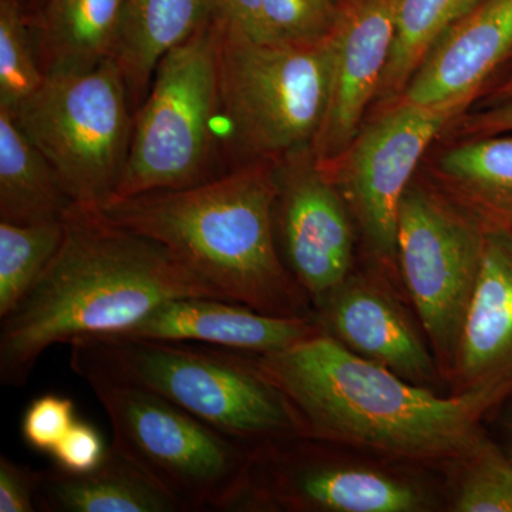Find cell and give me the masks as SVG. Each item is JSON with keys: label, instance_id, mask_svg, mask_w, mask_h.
Listing matches in <instances>:
<instances>
[{"label": "cell", "instance_id": "cell-1", "mask_svg": "<svg viewBox=\"0 0 512 512\" xmlns=\"http://www.w3.org/2000/svg\"><path fill=\"white\" fill-rule=\"evenodd\" d=\"M248 356L285 397L299 436L410 463L458 467L483 453L494 444L485 417L512 397L504 387L439 396L323 332Z\"/></svg>", "mask_w": 512, "mask_h": 512}, {"label": "cell", "instance_id": "cell-7", "mask_svg": "<svg viewBox=\"0 0 512 512\" xmlns=\"http://www.w3.org/2000/svg\"><path fill=\"white\" fill-rule=\"evenodd\" d=\"M89 384L110 421L111 446L158 487L187 512L235 511L251 448L147 390Z\"/></svg>", "mask_w": 512, "mask_h": 512}, {"label": "cell", "instance_id": "cell-8", "mask_svg": "<svg viewBox=\"0 0 512 512\" xmlns=\"http://www.w3.org/2000/svg\"><path fill=\"white\" fill-rule=\"evenodd\" d=\"M126 82L114 59L86 72L47 76L13 111L74 204L104 208L116 194L133 133Z\"/></svg>", "mask_w": 512, "mask_h": 512}, {"label": "cell", "instance_id": "cell-32", "mask_svg": "<svg viewBox=\"0 0 512 512\" xmlns=\"http://www.w3.org/2000/svg\"><path fill=\"white\" fill-rule=\"evenodd\" d=\"M211 20L221 29L269 42L262 23V0H207Z\"/></svg>", "mask_w": 512, "mask_h": 512}, {"label": "cell", "instance_id": "cell-17", "mask_svg": "<svg viewBox=\"0 0 512 512\" xmlns=\"http://www.w3.org/2000/svg\"><path fill=\"white\" fill-rule=\"evenodd\" d=\"M511 57L512 0H483L441 36L397 103L481 99Z\"/></svg>", "mask_w": 512, "mask_h": 512}, {"label": "cell", "instance_id": "cell-20", "mask_svg": "<svg viewBox=\"0 0 512 512\" xmlns=\"http://www.w3.org/2000/svg\"><path fill=\"white\" fill-rule=\"evenodd\" d=\"M42 512H187L163 488L110 446L87 473L42 470L36 494Z\"/></svg>", "mask_w": 512, "mask_h": 512}, {"label": "cell", "instance_id": "cell-19", "mask_svg": "<svg viewBox=\"0 0 512 512\" xmlns=\"http://www.w3.org/2000/svg\"><path fill=\"white\" fill-rule=\"evenodd\" d=\"M128 0H43L30 19L45 76L86 72L113 59Z\"/></svg>", "mask_w": 512, "mask_h": 512}, {"label": "cell", "instance_id": "cell-29", "mask_svg": "<svg viewBox=\"0 0 512 512\" xmlns=\"http://www.w3.org/2000/svg\"><path fill=\"white\" fill-rule=\"evenodd\" d=\"M103 437L89 423L77 420L57 444L52 456L56 466L67 473H87L99 466L106 456Z\"/></svg>", "mask_w": 512, "mask_h": 512}, {"label": "cell", "instance_id": "cell-5", "mask_svg": "<svg viewBox=\"0 0 512 512\" xmlns=\"http://www.w3.org/2000/svg\"><path fill=\"white\" fill-rule=\"evenodd\" d=\"M218 30L221 148L232 167L312 147L329 104L330 37L301 46Z\"/></svg>", "mask_w": 512, "mask_h": 512}, {"label": "cell", "instance_id": "cell-11", "mask_svg": "<svg viewBox=\"0 0 512 512\" xmlns=\"http://www.w3.org/2000/svg\"><path fill=\"white\" fill-rule=\"evenodd\" d=\"M328 447L299 434L255 447L235 511L420 512L433 505L412 478L348 464Z\"/></svg>", "mask_w": 512, "mask_h": 512}, {"label": "cell", "instance_id": "cell-16", "mask_svg": "<svg viewBox=\"0 0 512 512\" xmlns=\"http://www.w3.org/2000/svg\"><path fill=\"white\" fill-rule=\"evenodd\" d=\"M450 393L512 392V231H488L483 264L447 379Z\"/></svg>", "mask_w": 512, "mask_h": 512}, {"label": "cell", "instance_id": "cell-24", "mask_svg": "<svg viewBox=\"0 0 512 512\" xmlns=\"http://www.w3.org/2000/svg\"><path fill=\"white\" fill-rule=\"evenodd\" d=\"M63 235V220L32 225L0 221V319L35 286L55 258Z\"/></svg>", "mask_w": 512, "mask_h": 512}, {"label": "cell", "instance_id": "cell-30", "mask_svg": "<svg viewBox=\"0 0 512 512\" xmlns=\"http://www.w3.org/2000/svg\"><path fill=\"white\" fill-rule=\"evenodd\" d=\"M512 133V99L468 110L448 124L440 140H464Z\"/></svg>", "mask_w": 512, "mask_h": 512}, {"label": "cell", "instance_id": "cell-22", "mask_svg": "<svg viewBox=\"0 0 512 512\" xmlns=\"http://www.w3.org/2000/svg\"><path fill=\"white\" fill-rule=\"evenodd\" d=\"M73 201L56 171L13 117L0 107V221H62Z\"/></svg>", "mask_w": 512, "mask_h": 512}, {"label": "cell", "instance_id": "cell-27", "mask_svg": "<svg viewBox=\"0 0 512 512\" xmlns=\"http://www.w3.org/2000/svg\"><path fill=\"white\" fill-rule=\"evenodd\" d=\"M261 9L269 42L319 45L335 26V0H262Z\"/></svg>", "mask_w": 512, "mask_h": 512}, {"label": "cell", "instance_id": "cell-35", "mask_svg": "<svg viewBox=\"0 0 512 512\" xmlns=\"http://www.w3.org/2000/svg\"><path fill=\"white\" fill-rule=\"evenodd\" d=\"M43 0H32V5L37 6V9H39V6L42 5Z\"/></svg>", "mask_w": 512, "mask_h": 512}, {"label": "cell", "instance_id": "cell-18", "mask_svg": "<svg viewBox=\"0 0 512 512\" xmlns=\"http://www.w3.org/2000/svg\"><path fill=\"white\" fill-rule=\"evenodd\" d=\"M419 174L485 231H512V137L437 140Z\"/></svg>", "mask_w": 512, "mask_h": 512}, {"label": "cell", "instance_id": "cell-31", "mask_svg": "<svg viewBox=\"0 0 512 512\" xmlns=\"http://www.w3.org/2000/svg\"><path fill=\"white\" fill-rule=\"evenodd\" d=\"M42 471L0 457V512H35Z\"/></svg>", "mask_w": 512, "mask_h": 512}, {"label": "cell", "instance_id": "cell-33", "mask_svg": "<svg viewBox=\"0 0 512 512\" xmlns=\"http://www.w3.org/2000/svg\"><path fill=\"white\" fill-rule=\"evenodd\" d=\"M507 69L500 77H494L481 96L480 107L500 103V101L512 99V57L510 64H505Z\"/></svg>", "mask_w": 512, "mask_h": 512}, {"label": "cell", "instance_id": "cell-3", "mask_svg": "<svg viewBox=\"0 0 512 512\" xmlns=\"http://www.w3.org/2000/svg\"><path fill=\"white\" fill-rule=\"evenodd\" d=\"M276 161L235 165L180 190L109 202L104 214L156 239L229 301L278 316H315L275 234Z\"/></svg>", "mask_w": 512, "mask_h": 512}, {"label": "cell", "instance_id": "cell-25", "mask_svg": "<svg viewBox=\"0 0 512 512\" xmlns=\"http://www.w3.org/2000/svg\"><path fill=\"white\" fill-rule=\"evenodd\" d=\"M45 80L22 2L0 0V107L13 113Z\"/></svg>", "mask_w": 512, "mask_h": 512}, {"label": "cell", "instance_id": "cell-4", "mask_svg": "<svg viewBox=\"0 0 512 512\" xmlns=\"http://www.w3.org/2000/svg\"><path fill=\"white\" fill-rule=\"evenodd\" d=\"M69 346L70 367L87 383L157 394L251 450L299 434L285 397L255 369L248 353L116 333L87 336Z\"/></svg>", "mask_w": 512, "mask_h": 512}, {"label": "cell", "instance_id": "cell-2", "mask_svg": "<svg viewBox=\"0 0 512 512\" xmlns=\"http://www.w3.org/2000/svg\"><path fill=\"white\" fill-rule=\"evenodd\" d=\"M55 258L0 319V382L23 387L52 346L121 332L171 299H228L156 239L70 205ZM229 301V299H228Z\"/></svg>", "mask_w": 512, "mask_h": 512}, {"label": "cell", "instance_id": "cell-9", "mask_svg": "<svg viewBox=\"0 0 512 512\" xmlns=\"http://www.w3.org/2000/svg\"><path fill=\"white\" fill-rule=\"evenodd\" d=\"M477 96L434 104L397 103L366 117L339 157L320 161L355 220L367 264L399 284L397 224L404 192L448 124L473 109Z\"/></svg>", "mask_w": 512, "mask_h": 512}, {"label": "cell", "instance_id": "cell-23", "mask_svg": "<svg viewBox=\"0 0 512 512\" xmlns=\"http://www.w3.org/2000/svg\"><path fill=\"white\" fill-rule=\"evenodd\" d=\"M481 2L483 0H402L389 63L366 117L389 109L402 99L414 73L441 36Z\"/></svg>", "mask_w": 512, "mask_h": 512}, {"label": "cell", "instance_id": "cell-21", "mask_svg": "<svg viewBox=\"0 0 512 512\" xmlns=\"http://www.w3.org/2000/svg\"><path fill=\"white\" fill-rule=\"evenodd\" d=\"M210 20L207 0H128L113 59L133 110L146 99L160 60Z\"/></svg>", "mask_w": 512, "mask_h": 512}, {"label": "cell", "instance_id": "cell-10", "mask_svg": "<svg viewBox=\"0 0 512 512\" xmlns=\"http://www.w3.org/2000/svg\"><path fill=\"white\" fill-rule=\"evenodd\" d=\"M487 231L419 173L397 224L400 281L447 383L483 264Z\"/></svg>", "mask_w": 512, "mask_h": 512}, {"label": "cell", "instance_id": "cell-6", "mask_svg": "<svg viewBox=\"0 0 512 512\" xmlns=\"http://www.w3.org/2000/svg\"><path fill=\"white\" fill-rule=\"evenodd\" d=\"M218 43L220 30L210 20L160 60L134 113L126 167L111 201L217 177L214 161L222 150Z\"/></svg>", "mask_w": 512, "mask_h": 512}, {"label": "cell", "instance_id": "cell-13", "mask_svg": "<svg viewBox=\"0 0 512 512\" xmlns=\"http://www.w3.org/2000/svg\"><path fill=\"white\" fill-rule=\"evenodd\" d=\"M396 285L373 265L355 269L316 309L315 320L323 333L356 355L387 367L407 382L433 389L443 382L439 363L420 323L397 298Z\"/></svg>", "mask_w": 512, "mask_h": 512}, {"label": "cell", "instance_id": "cell-14", "mask_svg": "<svg viewBox=\"0 0 512 512\" xmlns=\"http://www.w3.org/2000/svg\"><path fill=\"white\" fill-rule=\"evenodd\" d=\"M328 110L312 144L320 161L339 157L362 127L396 36L402 0H335Z\"/></svg>", "mask_w": 512, "mask_h": 512}, {"label": "cell", "instance_id": "cell-26", "mask_svg": "<svg viewBox=\"0 0 512 512\" xmlns=\"http://www.w3.org/2000/svg\"><path fill=\"white\" fill-rule=\"evenodd\" d=\"M461 468L453 508L457 512H512V461L495 444Z\"/></svg>", "mask_w": 512, "mask_h": 512}, {"label": "cell", "instance_id": "cell-15", "mask_svg": "<svg viewBox=\"0 0 512 512\" xmlns=\"http://www.w3.org/2000/svg\"><path fill=\"white\" fill-rule=\"evenodd\" d=\"M319 332L322 329L315 316L269 315L228 299L185 296L161 303L116 335L266 355L291 348Z\"/></svg>", "mask_w": 512, "mask_h": 512}, {"label": "cell", "instance_id": "cell-28", "mask_svg": "<svg viewBox=\"0 0 512 512\" xmlns=\"http://www.w3.org/2000/svg\"><path fill=\"white\" fill-rule=\"evenodd\" d=\"M76 421V407L72 400L57 394H45L33 400L23 414V440L37 451L52 454Z\"/></svg>", "mask_w": 512, "mask_h": 512}, {"label": "cell", "instance_id": "cell-34", "mask_svg": "<svg viewBox=\"0 0 512 512\" xmlns=\"http://www.w3.org/2000/svg\"><path fill=\"white\" fill-rule=\"evenodd\" d=\"M504 426L505 434H507V439L510 441L512 448V406L508 409L507 414H505Z\"/></svg>", "mask_w": 512, "mask_h": 512}, {"label": "cell", "instance_id": "cell-12", "mask_svg": "<svg viewBox=\"0 0 512 512\" xmlns=\"http://www.w3.org/2000/svg\"><path fill=\"white\" fill-rule=\"evenodd\" d=\"M276 183L279 252L315 312L355 271V220L312 147L276 161Z\"/></svg>", "mask_w": 512, "mask_h": 512}]
</instances>
